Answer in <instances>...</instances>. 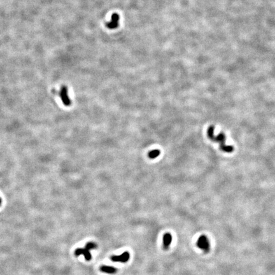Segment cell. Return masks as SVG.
I'll use <instances>...</instances> for the list:
<instances>
[{
  "mask_svg": "<svg viewBox=\"0 0 275 275\" xmlns=\"http://www.w3.org/2000/svg\"><path fill=\"white\" fill-rule=\"evenodd\" d=\"M215 127L210 126L207 130V134L208 138L214 142H217L220 144V149L223 152L227 153H231L234 151V147L233 146L227 145L225 144L226 137L225 134L221 133L217 136L215 135Z\"/></svg>",
  "mask_w": 275,
  "mask_h": 275,
  "instance_id": "6da1fadb",
  "label": "cell"
},
{
  "mask_svg": "<svg viewBox=\"0 0 275 275\" xmlns=\"http://www.w3.org/2000/svg\"><path fill=\"white\" fill-rule=\"evenodd\" d=\"M197 246L200 249L203 250V251L206 253L210 251V241L208 239V237L205 235L201 236L198 238V241H197Z\"/></svg>",
  "mask_w": 275,
  "mask_h": 275,
  "instance_id": "7a4b0ae2",
  "label": "cell"
},
{
  "mask_svg": "<svg viewBox=\"0 0 275 275\" xmlns=\"http://www.w3.org/2000/svg\"><path fill=\"white\" fill-rule=\"evenodd\" d=\"M59 95L61 97V99L62 100L63 103L66 106H69L71 105V101L70 99L69 96H68V90L67 87L62 86V87L61 88L60 92H59Z\"/></svg>",
  "mask_w": 275,
  "mask_h": 275,
  "instance_id": "3957f363",
  "label": "cell"
},
{
  "mask_svg": "<svg viewBox=\"0 0 275 275\" xmlns=\"http://www.w3.org/2000/svg\"><path fill=\"white\" fill-rule=\"evenodd\" d=\"M120 17L117 13H114L112 15L111 19L106 24V26L110 29H113L118 28L119 24Z\"/></svg>",
  "mask_w": 275,
  "mask_h": 275,
  "instance_id": "277c9868",
  "label": "cell"
},
{
  "mask_svg": "<svg viewBox=\"0 0 275 275\" xmlns=\"http://www.w3.org/2000/svg\"><path fill=\"white\" fill-rule=\"evenodd\" d=\"M130 258L129 253L127 252H125L124 253L120 255H113L111 257V260L113 262H122V263H125L129 260Z\"/></svg>",
  "mask_w": 275,
  "mask_h": 275,
  "instance_id": "5b68a950",
  "label": "cell"
},
{
  "mask_svg": "<svg viewBox=\"0 0 275 275\" xmlns=\"http://www.w3.org/2000/svg\"><path fill=\"white\" fill-rule=\"evenodd\" d=\"M75 255L76 256H79L80 255H83L85 260L89 261L92 259V255L89 252V250L87 248H77L75 251Z\"/></svg>",
  "mask_w": 275,
  "mask_h": 275,
  "instance_id": "8992f818",
  "label": "cell"
},
{
  "mask_svg": "<svg viewBox=\"0 0 275 275\" xmlns=\"http://www.w3.org/2000/svg\"><path fill=\"white\" fill-rule=\"evenodd\" d=\"M172 241V236L170 233H165L163 236V248L164 250H168Z\"/></svg>",
  "mask_w": 275,
  "mask_h": 275,
  "instance_id": "52a82bcc",
  "label": "cell"
},
{
  "mask_svg": "<svg viewBox=\"0 0 275 275\" xmlns=\"http://www.w3.org/2000/svg\"><path fill=\"white\" fill-rule=\"evenodd\" d=\"M100 270L101 271L108 273V274H115L117 272V269H116L114 267L112 266H105L103 265L100 267Z\"/></svg>",
  "mask_w": 275,
  "mask_h": 275,
  "instance_id": "ba28073f",
  "label": "cell"
},
{
  "mask_svg": "<svg viewBox=\"0 0 275 275\" xmlns=\"http://www.w3.org/2000/svg\"><path fill=\"white\" fill-rule=\"evenodd\" d=\"M160 150H153L149 152V157L151 159H156L157 157L160 155Z\"/></svg>",
  "mask_w": 275,
  "mask_h": 275,
  "instance_id": "9c48e42d",
  "label": "cell"
},
{
  "mask_svg": "<svg viewBox=\"0 0 275 275\" xmlns=\"http://www.w3.org/2000/svg\"><path fill=\"white\" fill-rule=\"evenodd\" d=\"M97 248V245L95 243H93V242H89L86 244V245H85V248H87L89 250H94Z\"/></svg>",
  "mask_w": 275,
  "mask_h": 275,
  "instance_id": "30bf717a",
  "label": "cell"
},
{
  "mask_svg": "<svg viewBox=\"0 0 275 275\" xmlns=\"http://www.w3.org/2000/svg\"><path fill=\"white\" fill-rule=\"evenodd\" d=\"M1 205H2V199H1V198H0V206H1Z\"/></svg>",
  "mask_w": 275,
  "mask_h": 275,
  "instance_id": "8fae6325",
  "label": "cell"
}]
</instances>
